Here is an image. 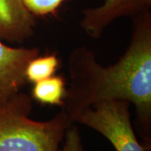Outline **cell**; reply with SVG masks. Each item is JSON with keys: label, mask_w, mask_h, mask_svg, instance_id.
I'll list each match as a JSON object with an SVG mask.
<instances>
[{"label": "cell", "mask_w": 151, "mask_h": 151, "mask_svg": "<svg viewBox=\"0 0 151 151\" xmlns=\"http://www.w3.org/2000/svg\"><path fill=\"white\" fill-rule=\"evenodd\" d=\"M133 19L130 43L115 64L107 67L100 65L86 47L72 51L68 63L70 88L66 90L61 108L72 122L76 113L95 103L107 100L127 101L134 105L139 134L150 145V12Z\"/></svg>", "instance_id": "cell-1"}, {"label": "cell", "mask_w": 151, "mask_h": 151, "mask_svg": "<svg viewBox=\"0 0 151 151\" xmlns=\"http://www.w3.org/2000/svg\"><path fill=\"white\" fill-rule=\"evenodd\" d=\"M31 109L30 97L22 92L0 108V151L60 150L71 120L61 110L48 121H35L28 117Z\"/></svg>", "instance_id": "cell-2"}, {"label": "cell", "mask_w": 151, "mask_h": 151, "mask_svg": "<svg viewBox=\"0 0 151 151\" xmlns=\"http://www.w3.org/2000/svg\"><path fill=\"white\" fill-rule=\"evenodd\" d=\"M129 106L124 100L102 101L76 113L72 122L100 133L116 151H145L133 129Z\"/></svg>", "instance_id": "cell-3"}, {"label": "cell", "mask_w": 151, "mask_h": 151, "mask_svg": "<svg viewBox=\"0 0 151 151\" xmlns=\"http://www.w3.org/2000/svg\"><path fill=\"white\" fill-rule=\"evenodd\" d=\"M37 48H14L0 40V108L12 102L28 82L25 70Z\"/></svg>", "instance_id": "cell-4"}, {"label": "cell", "mask_w": 151, "mask_h": 151, "mask_svg": "<svg viewBox=\"0 0 151 151\" xmlns=\"http://www.w3.org/2000/svg\"><path fill=\"white\" fill-rule=\"evenodd\" d=\"M151 0H105L101 6L82 11L81 26L92 38H99L105 28L122 17H134L149 12Z\"/></svg>", "instance_id": "cell-5"}, {"label": "cell", "mask_w": 151, "mask_h": 151, "mask_svg": "<svg viewBox=\"0 0 151 151\" xmlns=\"http://www.w3.org/2000/svg\"><path fill=\"white\" fill-rule=\"evenodd\" d=\"M35 19L21 0H0V40L21 43L34 35Z\"/></svg>", "instance_id": "cell-6"}, {"label": "cell", "mask_w": 151, "mask_h": 151, "mask_svg": "<svg viewBox=\"0 0 151 151\" xmlns=\"http://www.w3.org/2000/svg\"><path fill=\"white\" fill-rule=\"evenodd\" d=\"M66 89L61 76H50L47 79L35 83L33 97L42 104L63 106Z\"/></svg>", "instance_id": "cell-7"}, {"label": "cell", "mask_w": 151, "mask_h": 151, "mask_svg": "<svg viewBox=\"0 0 151 151\" xmlns=\"http://www.w3.org/2000/svg\"><path fill=\"white\" fill-rule=\"evenodd\" d=\"M59 65V60L55 55L32 59L28 64L25 76L28 81L35 83L52 76Z\"/></svg>", "instance_id": "cell-8"}, {"label": "cell", "mask_w": 151, "mask_h": 151, "mask_svg": "<svg viewBox=\"0 0 151 151\" xmlns=\"http://www.w3.org/2000/svg\"><path fill=\"white\" fill-rule=\"evenodd\" d=\"M24 6L33 15L53 14L65 0H21Z\"/></svg>", "instance_id": "cell-9"}, {"label": "cell", "mask_w": 151, "mask_h": 151, "mask_svg": "<svg viewBox=\"0 0 151 151\" xmlns=\"http://www.w3.org/2000/svg\"><path fill=\"white\" fill-rule=\"evenodd\" d=\"M64 139V145L59 151H85L79 129L73 124L66 129Z\"/></svg>", "instance_id": "cell-10"}]
</instances>
